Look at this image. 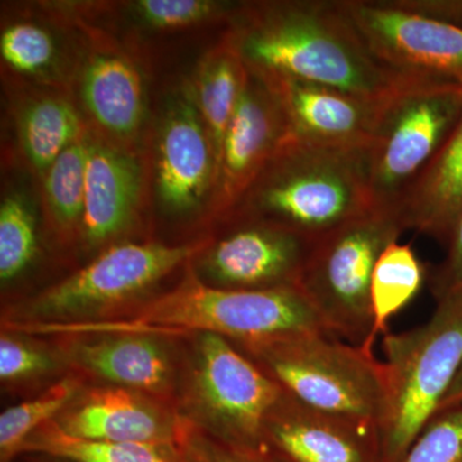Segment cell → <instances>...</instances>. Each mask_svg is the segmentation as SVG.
Wrapping results in <instances>:
<instances>
[{
    "instance_id": "1",
    "label": "cell",
    "mask_w": 462,
    "mask_h": 462,
    "mask_svg": "<svg viewBox=\"0 0 462 462\" xmlns=\"http://www.w3.org/2000/svg\"><path fill=\"white\" fill-rule=\"evenodd\" d=\"M224 33L251 74L291 79L383 98L403 80L365 44L343 0L251 3L236 7Z\"/></svg>"
},
{
    "instance_id": "2",
    "label": "cell",
    "mask_w": 462,
    "mask_h": 462,
    "mask_svg": "<svg viewBox=\"0 0 462 462\" xmlns=\"http://www.w3.org/2000/svg\"><path fill=\"white\" fill-rule=\"evenodd\" d=\"M369 160L370 144L288 138L229 216L281 225L318 242L373 208Z\"/></svg>"
},
{
    "instance_id": "3",
    "label": "cell",
    "mask_w": 462,
    "mask_h": 462,
    "mask_svg": "<svg viewBox=\"0 0 462 462\" xmlns=\"http://www.w3.org/2000/svg\"><path fill=\"white\" fill-rule=\"evenodd\" d=\"M60 329L108 330L129 336L202 330L240 343L267 342L300 334L328 333L300 287L234 291L207 285L189 273L179 287L149 300L130 319L60 325Z\"/></svg>"
},
{
    "instance_id": "4",
    "label": "cell",
    "mask_w": 462,
    "mask_h": 462,
    "mask_svg": "<svg viewBox=\"0 0 462 462\" xmlns=\"http://www.w3.org/2000/svg\"><path fill=\"white\" fill-rule=\"evenodd\" d=\"M383 351V462H396L437 412L462 367V291L437 300L420 327L385 334Z\"/></svg>"
},
{
    "instance_id": "5",
    "label": "cell",
    "mask_w": 462,
    "mask_h": 462,
    "mask_svg": "<svg viewBox=\"0 0 462 462\" xmlns=\"http://www.w3.org/2000/svg\"><path fill=\"white\" fill-rule=\"evenodd\" d=\"M404 230L400 207L374 206L316 242L300 288L331 336L366 346L373 330L374 270L383 252Z\"/></svg>"
},
{
    "instance_id": "6",
    "label": "cell",
    "mask_w": 462,
    "mask_h": 462,
    "mask_svg": "<svg viewBox=\"0 0 462 462\" xmlns=\"http://www.w3.org/2000/svg\"><path fill=\"white\" fill-rule=\"evenodd\" d=\"M260 367L300 403L379 425L384 403V364L364 346L328 333L243 343Z\"/></svg>"
},
{
    "instance_id": "7",
    "label": "cell",
    "mask_w": 462,
    "mask_h": 462,
    "mask_svg": "<svg viewBox=\"0 0 462 462\" xmlns=\"http://www.w3.org/2000/svg\"><path fill=\"white\" fill-rule=\"evenodd\" d=\"M462 118V85L403 80L385 97L370 144L374 206L400 207Z\"/></svg>"
},
{
    "instance_id": "8",
    "label": "cell",
    "mask_w": 462,
    "mask_h": 462,
    "mask_svg": "<svg viewBox=\"0 0 462 462\" xmlns=\"http://www.w3.org/2000/svg\"><path fill=\"white\" fill-rule=\"evenodd\" d=\"M343 7L375 60L398 80L462 85V27L396 0H343Z\"/></svg>"
},
{
    "instance_id": "9",
    "label": "cell",
    "mask_w": 462,
    "mask_h": 462,
    "mask_svg": "<svg viewBox=\"0 0 462 462\" xmlns=\"http://www.w3.org/2000/svg\"><path fill=\"white\" fill-rule=\"evenodd\" d=\"M208 245V240H202L187 245H112L74 275L35 298L30 303V314H79L121 302L169 275L194 254L205 251Z\"/></svg>"
},
{
    "instance_id": "10",
    "label": "cell",
    "mask_w": 462,
    "mask_h": 462,
    "mask_svg": "<svg viewBox=\"0 0 462 462\" xmlns=\"http://www.w3.org/2000/svg\"><path fill=\"white\" fill-rule=\"evenodd\" d=\"M202 401L229 445L263 448L264 424L282 389L217 334L200 340Z\"/></svg>"
},
{
    "instance_id": "11",
    "label": "cell",
    "mask_w": 462,
    "mask_h": 462,
    "mask_svg": "<svg viewBox=\"0 0 462 462\" xmlns=\"http://www.w3.org/2000/svg\"><path fill=\"white\" fill-rule=\"evenodd\" d=\"M234 226L209 248L205 269L217 284L234 291L300 287L316 242L281 225L229 216Z\"/></svg>"
},
{
    "instance_id": "12",
    "label": "cell",
    "mask_w": 462,
    "mask_h": 462,
    "mask_svg": "<svg viewBox=\"0 0 462 462\" xmlns=\"http://www.w3.org/2000/svg\"><path fill=\"white\" fill-rule=\"evenodd\" d=\"M289 138L287 120L270 85L249 72L221 144L208 214L227 217Z\"/></svg>"
},
{
    "instance_id": "13",
    "label": "cell",
    "mask_w": 462,
    "mask_h": 462,
    "mask_svg": "<svg viewBox=\"0 0 462 462\" xmlns=\"http://www.w3.org/2000/svg\"><path fill=\"white\" fill-rule=\"evenodd\" d=\"M217 157L190 87L170 103L157 138L154 185L158 203L170 215L208 211Z\"/></svg>"
},
{
    "instance_id": "14",
    "label": "cell",
    "mask_w": 462,
    "mask_h": 462,
    "mask_svg": "<svg viewBox=\"0 0 462 462\" xmlns=\"http://www.w3.org/2000/svg\"><path fill=\"white\" fill-rule=\"evenodd\" d=\"M263 439L284 462H383L378 424L312 409L285 392L267 418Z\"/></svg>"
},
{
    "instance_id": "15",
    "label": "cell",
    "mask_w": 462,
    "mask_h": 462,
    "mask_svg": "<svg viewBox=\"0 0 462 462\" xmlns=\"http://www.w3.org/2000/svg\"><path fill=\"white\" fill-rule=\"evenodd\" d=\"M263 80L281 103L289 138L329 147L372 144L387 96L369 98L291 79Z\"/></svg>"
},
{
    "instance_id": "16",
    "label": "cell",
    "mask_w": 462,
    "mask_h": 462,
    "mask_svg": "<svg viewBox=\"0 0 462 462\" xmlns=\"http://www.w3.org/2000/svg\"><path fill=\"white\" fill-rule=\"evenodd\" d=\"M147 188L139 149L121 147L89 127L81 225L88 245H105L129 229L147 200Z\"/></svg>"
},
{
    "instance_id": "17",
    "label": "cell",
    "mask_w": 462,
    "mask_h": 462,
    "mask_svg": "<svg viewBox=\"0 0 462 462\" xmlns=\"http://www.w3.org/2000/svg\"><path fill=\"white\" fill-rule=\"evenodd\" d=\"M78 85L90 129L121 147L136 149L145 117V93L141 71L129 56L97 35Z\"/></svg>"
},
{
    "instance_id": "18",
    "label": "cell",
    "mask_w": 462,
    "mask_h": 462,
    "mask_svg": "<svg viewBox=\"0 0 462 462\" xmlns=\"http://www.w3.org/2000/svg\"><path fill=\"white\" fill-rule=\"evenodd\" d=\"M69 436L107 442L141 443L185 449L188 438L125 389H100L58 422Z\"/></svg>"
},
{
    "instance_id": "19",
    "label": "cell",
    "mask_w": 462,
    "mask_h": 462,
    "mask_svg": "<svg viewBox=\"0 0 462 462\" xmlns=\"http://www.w3.org/2000/svg\"><path fill=\"white\" fill-rule=\"evenodd\" d=\"M407 229L447 245L462 214V118L400 205Z\"/></svg>"
},
{
    "instance_id": "20",
    "label": "cell",
    "mask_w": 462,
    "mask_h": 462,
    "mask_svg": "<svg viewBox=\"0 0 462 462\" xmlns=\"http://www.w3.org/2000/svg\"><path fill=\"white\" fill-rule=\"evenodd\" d=\"M89 130L83 111L60 88L36 91L16 114L18 148L38 180L69 145Z\"/></svg>"
},
{
    "instance_id": "21",
    "label": "cell",
    "mask_w": 462,
    "mask_h": 462,
    "mask_svg": "<svg viewBox=\"0 0 462 462\" xmlns=\"http://www.w3.org/2000/svg\"><path fill=\"white\" fill-rule=\"evenodd\" d=\"M249 71L234 45L225 36L200 60L189 87L200 117L205 123L216 157L240 96L247 84Z\"/></svg>"
},
{
    "instance_id": "22",
    "label": "cell",
    "mask_w": 462,
    "mask_h": 462,
    "mask_svg": "<svg viewBox=\"0 0 462 462\" xmlns=\"http://www.w3.org/2000/svg\"><path fill=\"white\" fill-rule=\"evenodd\" d=\"M79 355L91 372L125 387L157 391L169 378L165 354L145 337L100 340L84 346Z\"/></svg>"
},
{
    "instance_id": "23",
    "label": "cell",
    "mask_w": 462,
    "mask_h": 462,
    "mask_svg": "<svg viewBox=\"0 0 462 462\" xmlns=\"http://www.w3.org/2000/svg\"><path fill=\"white\" fill-rule=\"evenodd\" d=\"M23 452L51 456L69 462H189L176 447L107 442L69 436L50 421L29 437Z\"/></svg>"
},
{
    "instance_id": "24",
    "label": "cell",
    "mask_w": 462,
    "mask_h": 462,
    "mask_svg": "<svg viewBox=\"0 0 462 462\" xmlns=\"http://www.w3.org/2000/svg\"><path fill=\"white\" fill-rule=\"evenodd\" d=\"M425 279V267L410 245H391L379 257L373 273V330L365 348L373 351L380 333L387 334L391 319L409 305Z\"/></svg>"
},
{
    "instance_id": "25",
    "label": "cell",
    "mask_w": 462,
    "mask_h": 462,
    "mask_svg": "<svg viewBox=\"0 0 462 462\" xmlns=\"http://www.w3.org/2000/svg\"><path fill=\"white\" fill-rule=\"evenodd\" d=\"M89 130L60 154L42 175V208L51 225L62 233L81 231L85 207Z\"/></svg>"
},
{
    "instance_id": "26",
    "label": "cell",
    "mask_w": 462,
    "mask_h": 462,
    "mask_svg": "<svg viewBox=\"0 0 462 462\" xmlns=\"http://www.w3.org/2000/svg\"><path fill=\"white\" fill-rule=\"evenodd\" d=\"M0 56L14 74L42 79L57 65L58 48L53 33L33 21H17L3 27Z\"/></svg>"
},
{
    "instance_id": "27",
    "label": "cell",
    "mask_w": 462,
    "mask_h": 462,
    "mask_svg": "<svg viewBox=\"0 0 462 462\" xmlns=\"http://www.w3.org/2000/svg\"><path fill=\"white\" fill-rule=\"evenodd\" d=\"M36 221L23 194L9 193L0 205V279L20 275L36 254Z\"/></svg>"
},
{
    "instance_id": "28",
    "label": "cell",
    "mask_w": 462,
    "mask_h": 462,
    "mask_svg": "<svg viewBox=\"0 0 462 462\" xmlns=\"http://www.w3.org/2000/svg\"><path fill=\"white\" fill-rule=\"evenodd\" d=\"M75 383L63 380L42 396L5 410L0 415V455L2 462H9L20 454L30 436L51 421L74 396Z\"/></svg>"
},
{
    "instance_id": "29",
    "label": "cell",
    "mask_w": 462,
    "mask_h": 462,
    "mask_svg": "<svg viewBox=\"0 0 462 462\" xmlns=\"http://www.w3.org/2000/svg\"><path fill=\"white\" fill-rule=\"evenodd\" d=\"M134 16L160 32H179L200 23L226 20L238 5L212 0H139L130 3Z\"/></svg>"
},
{
    "instance_id": "30",
    "label": "cell",
    "mask_w": 462,
    "mask_h": 462,
    "mask_svg": "<svg viewBox=\"0 0 462 462\" xmlns=\"http://www.w3.org/2000/svg\"><path fill=\"white\" fill-rule=\"evenodd\" d=\"M396 462H462V402L437 410Z\"/></svg>"
},
{
    "instance_id": "31",
    "label": "cell",
    "mask_w": 462,
    "mask_h": 462,
    "mask_svg": "<svg viewBox=\"0 0 462 462\" xmlns=\"http://www.w3.org/2000/svg\"><path fill=\"white\" fill-rule=\"evenodd\" d=\"M447 254L430 275V288L436 300L462 291V214L456 221L446 245Z\"/></svg>"
},
{
    "instance_id": "32",
    "label": "cell",
    "mask_w": 462,
    "mask_h": 462,
    "mask_svg": "<svg viewBox=\"0 0 462 462\" xmlns=\"http://www.w3.org/2000/svg\"><path fill=\"white\" fill-rule=\"evenodd\" d=\"M50 366V361L39 352L23 346L17 340H0V376L2 379H17L30 374L42 372Z\"/></svg>"
},
{
    "instance_id": "33",
    "label": "cell",
    "mask_w": 462,
    "mask_h": 462,
    "mask_svg": "<svg viewBox=\"0 0 462 462\" xmlns=\"http://www.w3.org/2000/svg\"><path fill=\"white\" fill-rule=\"evenodd\" d=\"M401 7L462 27V0H396Z\"/></svg>"
},
{
    "instance_id": "34",
    "label": "cell",
    "mask_w": 462,
    "mask_h": 462,
    "mask_svg": "<svg viewBox=\"0 0 462 462\" xmlns=\"http://www.w3.org/2000/svg\"><path fill=\"white\" fill-rule=\"evenodd\" d=\"M200 462H284L270 451L267 447L249 448L226 443L224 447H215L202 454Z\"/></svg>"
},
{
    "instance_id": "35",
    "label": "cell",
    "mask_w": 462,
    "mask_h": 462,
    "mask_svg": "<svg viewBox=\"0 0 462 462\" xmlns=\"http://www.w3.org/2000/svg\"><path fill=\"white\" fill-rule=\"evenodd\" d=\"M458 402H462V367L460 372H458L457 376H456L454 384H452L449 391L447 392L446 397L443 398V401L440 402L438 410L454 406V404Z\"/></svg>"
},
{
    "instance_id": "36",
    "label": "cell",
    "mask_w": 462,
    "mask_h": 462,
    "mask_svg": "<svg viewBox=\"0 0 462 462\" xmlns=\"http://www.w3.org/2000/svg\"><path fill=\"white\" fill-rule=\"evenodd\" d=\"M63 461H65V460H63ZM65 462H69V461H65Z\"/></svg>"
}]
</instances>
